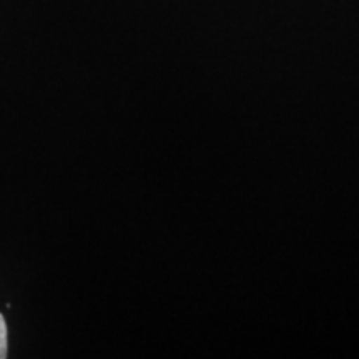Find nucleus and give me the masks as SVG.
<instances>
[{"label":"nucleus","mask_w":359,"mask_h":359,"mask_svg":"<svg viewBox=\"0 0 359 359\" xmlns=\"http://www.w3.org/2000/svg\"><path fill=\"white\" fill-rule=\"evenodd\" d=\"M7 358V326L6 320L0 314V359Z\"/></svg>","instance_id":"f257e3e1"}]
</instances>
